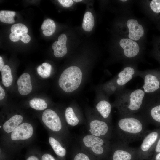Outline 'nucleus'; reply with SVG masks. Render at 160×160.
I'll use <instances>...</instances> for the list:
<instances>
[{"mask_svg":"<svg viewBox=\"0 0 160 160\" xmlns=\"http://www.w3.org/2000/svg\"><path fill=\"white\" fill-rule=\"evenodd\" d=\"M115 106L121 116L138 113L142 109L146 94L142 89L130 90L124 88L119 91Z\"/></svg>","mask_w":160,"mask_h":160,"instance_id":"obj_2","label":"nucleus"},{"mask_svg":"<svg viewBox=\"0 0 160 160\" xmlns=\"http://www.w3.org/2000/svg\"><path fill=\"white\" fill-rule=\"evenodd\" d=\"M52 48L54 51V55L57 57H63L66 54L67 52L66 45L58 41H55L53 43L52 45Z\"/></svg>","mask_w":160,"mask_h":160,"instance_id":"obj_23","label":"nucleus"},{"mask_svg":"<svg viewBox=\"0 0 160 160\" xmlns=\"http://www.w3.org/2000/svg\"><path fill=\"white\" fill-rule=\"evenodd\" d=\"M82 73L78 67L71 66L65 69L58 81L60 87L65 92H70L77 89L82 80Z\"/></svg>","mask_w":160,"mask_h":160,"instance_id":"obj_3","label":"nucleus"},{"mask_svg":"<svg viewBox=\"0 0 160 160\" xmlns=\"http://www.w3.org/2000/svg\"><path fill=\"white\" fill-rule=\"evenodd\" d=\"M9 38L11 41L14 42H17L20 40L19 36L12 33L10 34Z\"/></svg>","mask_w":160,"mask_h":160,"instance_id":"obj_34","label":"nucleus"},{"mask_svg":"<svg viewBox=\"0 0 160 160\" xmlns=\"http://www.w3.org/2000/svg\"><path fill=\"white\" fill-rule=\"evenodd\" d=\"M154 149L156 153L160 152V137L157 141Z\"/></svg>","mask_w":160,"mask_h":160,"instance_id":"obj_35","label":"nucleus"},{"mask_svg":"<svg viewBox=\"0 0 160 160\" xmlns=\"http://www.w3.org/2000/svg\"><path fill=\"white\" fill-rule=\"evenodd\" d=\"M58 39L59 41L66 45L67 41V37L65 34H60L58 37Z\"/></svg>","mask_w":160,"mask_h":160,"instance_id":"obj_33","label":"nucleus"},{"mask_svg":"<svg viewBox=\"0 0 160 160\" xmlns=\"http://www.w3.org/2000/svg\"><path fill=\"white\" fill-rule=\"evenodd\" d=\"M119 44L123 49L124 56L128 58H133L139 52L140 47L138 44L129 39H121L120 41Z\"/></svg>","mask_w":160,"mask_h":160,"instance_id":"obj_13","label":"nucleus"},{"mask_svg":"<svg viewBox=\"0 0 160 160\" xmlns=\"http://www.w3.org/2000/svg\"><path fill=\"white\" fill-rule=\"evenodd\" d=\"M15 14V12L13 11H0V20L2 22L6 23H13L15 22L14 17Z\"/></svg>","mask_w":160,"mask_h":160,"instance_id":"obj_24","label":"nucleus"},{"mask_svg":"<svg viewBox=\"0 0 160 160\" xmlns=\"http://www.w3.org/2000/svg\"><path fill=\"white\" fill-rule=\"evenodd\" d=\"M155 157V160H160V152L157 153Z\"/></svg>","mask_w":160,"mask_h":160,"instance_id":"obj_40","label":"nucleus"},{"mask_svg":"<svg viewBox=\"0 0 160 160\" xmlns=\"http://www.w3.org/2000/svg\"><path fill=\"white\" fill-rule=\"evenodd\" d=\"M82 0H73V1H74L75 2H80L82 1Z\"/></svg>","mask_w":160,"mask_h":160,"instance_id":"obj_41","label":"nucleus"},{"mask_svg":"<svg viewBox=\"0 0 160 160\" xmlns=\"http://www.w3.org/2000/svg\"><path fill=\"white\" fill-rule=\"evenodd\" d=\"M96 108L103 120L109 122L111 105L109 102L104 100H101L97 103Z\"/></svg>","mask_w":160,"mask_h":160,"instance_id":"obj_17","label":"nucleus"},{"mask_svg":"<svg viewBox=\"0 0 160 160\" xmlns=\"http://www.w3.org/2000/svg\"><path fill=\"white\" fill-rule=\"evenodd\" d=\"M138 113L147 123L160 124V99L146 94L143 107Z\"/></svg>","mask_w":160,"mask_h":160,"instance_id":"obj_4","label":"nucleus"},{"mask_svg":"<svg viewBox=\"0 0 160 160\" xmlns=\"http://www.w3.org/2000/svg\"><path fill=\"white\" fill-rule=\"evenodd\" d=\"M1 71L3 85L6 87L10 86L13 81V77L10 68L7 65H5Z\"/></svg>","mask_w":160,"mask_h":160,"instance_id":"obj_21","label":"nucleus"},{"mask_svg":"<svg viewBox=\"0 0 160 160\" xmlns=\"http://www.w3.org/2000/svg\"><path fill=\"white\" fill-rule=\"evenodd\" d=\"M82 142L85 148L97 156L102 155L111 150L112 145L109 140L91 134L84 136Z\"/></svg>","mask_w":160,"mask_h":160,"instance_id":"obj_5","label":"nucleus"},{"mask_svg":"<svg viewBox=\"0 0 160 160\" xmlns=\"http://www.w3.org/2000/svg\"><path fill=\"white\" fill-rule=\"evenodd\" d=\"M30 106L37 110H43L46 109L47 105L43 99L34 98L31 100L29 103Z\"/></svg>","mask_w":160,"mask_h":160,"instance_id":"obj_25","label":"nucleus"},{"mask_svg":"<svg viewBox=\"0 0 160 160\" xmlns=\"http://www.w3.org/2000/svg\"><path fill=\"white\" fill-rule=\"evenodd\" d=\"M94 25V19L92 14L87 11L84 14L82 23L83 29L86 31H91Z\"/></svg>","mask_w":160,"mask_h":160,"instance_id":"obj_20","label":"nucleus"},{"mask_svg":"<svg viewBox=\"0 0 160 160\" xmlns=\"http://www.w3.org/2000/svg\"><path fill=\"white\" fill-rule=\"evenodd\" d=\"M121 1H122V2H125L126 1H127V0H121Z\"/></svg>","mask_w":160,"mask_h":160,"instance_id":"obj_42","label":"nucleus"},{"mask_svg":"<svg viewBox=\"0 0 160 160\" xmlns=\"http://www.w3.org/2000/svg\"><path fill=\"white\" fill-rule=\"evenodd\" d=\"M111 148L113 150L112 160H132L134 153L137 152V149L130 147L120 141L112 145Z\"/></svg>","mask_w":160,"mask_h":160,"instance_id":"obj_9","label":"nucleus"},{"mask_svg":"<svg viewBox=\"0 0 160 160\" xmlns=\"http://www.w3.org/2000/svg\"><path fill=\"white\" fill-rule=\"evenodd\" d=\"M41 160H56L51 155L48 153L44 154L41 157Z\"/></svg>","mask_w":160,"mask_h":160,"instance_id":"obj_32","label":"nucleus"},{"mask_svg":"<svg viewBox=\"0 0 160 160\" xmlns=\"http://www.w3.org/2000/svg\"><path fill=\"white\" fill-rule=\"evenodd\" d=\"M23 120V118L21 115H15L4 123L2 126L3 129L6 133H11L22 123Z\"/></svg>","mask_w":160,"mask_h":160,"instance_id":"obj_16","label":"nucleus"},{"mask_svg":"<svg viewBox=\"0 0 160 160\" xmlns=\"http://www.w3.org/2000/svg\"><path fill=\"white\" fill-rule=\"evenodd\" d=\"M18 91L22 95H26L31 91L32 86L30 75L27 73L22 74L17 81Z\"/></svg>","mask_w":160,"mask_h":160,"instance_id":"obj_15","label":"nucleus"},{"mask_svg":"<svg viewBox=\"0 0 160 160\" xmlns=\"http://www.w3.org/2000/svg\"><path fill=\"white\" fill-rule=\"evenodd\" d=\"M160 137V129L151 131H148L143 140L137 152L141 155H147L155 149L157 141Z\"/></svg>","mask_w":160,"mask_h":160,"instance_id":"obj_8","label":"nucleus"},{"mask_svg":"<svg viewBox=\"0 0 160 160\" xmlns=\"http://www.w3.org/2000/svg\"><path fill=\"white\" fill-rule=\"evenodd\" d=\"M89 131L95 136L109 140L111 136L110 123L104 120L94 119L89 124Z\"/></svg>","mask_w":160,"mask_h":160,"instance_id":"obj_7","label":"nucleus"},{"mask_svg":"<svg viewBox=\"0 0 160 160\" xmlns=\"http://www.w3.org/2000/svg\"><path fill=\"white\" fill-rule=\"evenodd\" d=\"M5 96V92L0 85V99L1 100L3 99L4 98Z\"/></svg>","mask_w":160,"mask_h":160,"instance_id":"obj_36","label":"nucleus"},{"mask_svg":"<svg viewBox=\"0 0 160 160\" xmlns=\"http://www.w3.org/2000/svg\"><path fill=\"white\" fill-rule=\"evenodd\" d=\"M49 141L56 155L61 157H63L65 156L66 153V149L62 146L58 140L51 137L49 138Z\"/></svg>","mask_w":160,"mask_h":160,"instance_id":"obj_18","label":"nucleus"},{"mask_svg":"<svg viewBox=\"0 0 160 160\" xmlns=\"http://www.w3.org/2000/svg\"><path fill=\"white\" fill-rule=\"evenodd\" d=\"M152 11L157 16L160 17V0H152L150 4Z\"/></svg>","mask_w":160,"mask_h":160,"instance_id":"obj_28","label":"nucleus"},{"mask_svg":"<svg viewBox=\"0 0 160 160\" xmlns=\"http://www.w3.org/2000/svg\"><path fill=\"white\" fill-rule=\"evenodd\" d=\"M147 123L138 113L121 116L116 126L117 133L120 141L128 145L143 139L148 131Z\"/></svg>","mask_w":160,"mask_h":160,"instance_id":"obj_1","label":"nucleus"},{"mask_svg":"<svg viewBox=\"0 0 160 160\" xmlns=\"http://www.w3.org/2000/svg\"><path fill=\"white\" fill-rule=\"evenodd\" d=\"M33 126L30 123H22L11 133L10 138L14 141L28 140L33 135Z\"/></svg>","mask_w":160,"mask_h":160,"instance_id":"obj_11","label":"nucleus"},{"mask_svg":"<svg viewBox=\"0 0 160 160\" xmlns=\"http://www.w3.org/2000/svg\"><path fill=\"white\" fill-rule=\"evenodd\" d=\"M26 160H40V159L37 156L34 155H31L28 156Z\"/></svg>","mask_w":160,"mask_h":160,"instance_id":"obj_37","label":"nucleus"},{"mask_svg":"<svg viewBox=\"0 0 160 160\" xmlns=\"http://www.w3.org/2000/svg\"><path fill=\"white\" fill-rule=\"evenodd\" d=\"M157 46V49L156 50V54L158 58L160 60V41L158 43Z\"/></svg>","mask_w":160,"mask_h":160,"instance_id":"obj_38","label":"nucleus"},{"mask_svg":"<svg viewBox=\"0 0 160 160\" xmlns=\"http://www.w3.org/2000/svg\"><path fill=\"white\" fill-rule=\"evenodd\" d=\"M20 40L25 43H28L31 40V37L27 33H24L20 36Z\"/></svg>","mask_w":160,"mask_h":160,"instance_id":"obj_31","label":"nucleus"},{"mask_svg":"<svg viewBox=\"0 0 160 160\" xmlns=\"http://www.w3.org/2000/svg\"><path fill=\"white\" fill-rule=\"evenodd\" d=\"M4 62L3 61V59L1 56L0 57V71H1V69L4 66Z\"/></svg>","mask_w":160,"mask_h":160,"instance_id":"obj_39","label":"nucleus"},{"mask_svg":"<svg viewBox=\"0 0 160 160\" xmlns=\"http://www.w3.org/2000/svg\"><path fill=\"white\" fill-rule=\"evenodd\" d=\"M52 66L47 63H43L42 65L37 68V71L39 75L42 78H45L49 77L51 74Z\"/></svg>","mask_w":160,"mask_h":160,"instance_id":"obj_26","label":"nucleus"},{"mask_svg":"<svg viewBox=\"0 0 160 160\" xmlns=\"http://www.w3.org/2000/svg\"><path fill=\"white\" fill-rule=\"evenodd\" d=\"M73 160H91L90 158L86 154L79 153L74 156Z\"/></svg>","mask_w":160,"mask_h":160,"instance_id":"obj_29","label":"nucleus"},{"mask_svg":"<svg viewBox=\"0 0 160 160\" xmlns=\"http://www.w3.org/2000/svg\"><path fill=\"white\" fill-rule=\"evenodd\" d=\"M42 120L44 124L52 131L58 132L62 129V123L60 117L52 110L47 109L44 111L42 115Z\"/></svg>","mask_w":160,"mask_h":160,"instance_id":"obj_10","label":"nucleus"},{"mask_svg":"<svg viewBox=\"0 0 160 160\" xmlns=\"http://www.w3.org/2000/svg\"><path fill=\"white\" fill-rule=\"evenodd\" d=\"M138 76L143 80L142 89L145 94H151L160 92V71H139Z\"/></svg>","mask_w":160,"mask_h":160,"instance_id":"obj_6","label":"nucleus"},{"mask_svg":"<svg viewBox=\"0 0 160 160\" xmlns=\"http://www.w3.org/2000/svg\"><path fill=\"white\" fill-rule=\"evenodd\" d=\"M58 2L63 7H68L72 5L73 1L72 0H58Z\"/></svg>","mask_w":160,"mask_h":160,"instance_id":"obj_30","label":"nucleus"},{"mask_svg":"<svg viewBox=\"0 0 160 160\" xmlns=\"http://www.w3.org/2000/svg\"><path fill=\"white\" fill-rule=\"evenodd\" d=\"M127 25L129 31L128 37L129 39L132 40L137 41L143 36L144 29L136 20H129L127 22Z\"/></svg>","mask_w":160,"mask_h":160,"instance_id":"obj_14","label":"nucleus"},{"mask_svg":"<svg viewBox=\"0 0 160 160\" xmlns=\"http://www.w3.org/2000/svg\"><path fill=\"white\" fill-rule=\"evenodd\" d=\"M139 72L133 67H125L118 74L116 80V85L120 90L124 88L127 83L133 77L138 76Z\"/></svg>","mask_w":160,"mask_h":160,"instance_id":"obj_12","label":"nucleus"},{"mask_svg":"<svg viewBox=\"0 0 160 160\" xmlns=\"http://www.w3.org/2000/svg\"><path fill=\"white\" fill-rule=\"evenodd\" d=\"M43 34L47 36L52 35L56 29V25L53 20L50 19L45 20L41 26Z\"/></svg>","mask_w":160,"mask_h":160,"instance_id":"obj_19","label":"nucleus"},{"mask_svg":"<svg viewBox=\"0 0 160 160\" xmlns=\"http://www.w3.org/2000/svg\"><path fill=\"white\" fill-rule=\"evenodd\" d=\"M10 29L11 33L19 36L23 34L27 33L28 31L27 27L23 24L20 23L13 25Z\"/></svg>","mask_w":160,"mask_h":160,"instance_id":"obj_27","label":"nucleus"},{"mask_svg":"<svg viewBox=\"0 0 160 160\" xmlns=\"http://www.w3.org/2000/svg\"><path fill=\"white\" fill-rule=\"evenodd\" d=\"M65 118L67 124L71 126H75L79 123V120L72 108H67L65 111Z\"/></svg>","mask_w":160,"mask_h":160,"instance_id":"obj_22","label":"nucleus"}]
</instances>
